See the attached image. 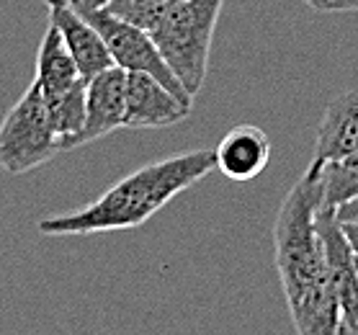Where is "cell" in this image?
<instances>
[{
	"mask_svg": "<svg viewBox=\"0 0 358 335\" xmlns=\"http://www.w3.org/2000/svg\"><path fill=\"white\" fill-rule=\"evenodd\" d=\"M358 152V90L335 96L327 104L317 124L315 157L317 163H330Z\"/></svg>",
	"mask_w": 358,
	"mask_h": 335,
	"instance_id": "8fae6325",
	"label": "cell"
},
{
	"mask_svg": "<svg viewBox=\"0 0 358 335\" xmlns=\"http://www.w3.org/2000/svg\"><path fill=\"white\" fill-rule=\"evenodd\" d=\"M222 6L224 0H183L150 31L188 99H196L209 73V55Z\"/></svg>",
	"mask_w": 358,
	"mask_h": 335,
	"instance_id": "3957f363",
	"label": "cell"
},
{
	"mask_svg": "<svg viewBox=\"0 0 358 335\" xmlns=\"http://www.w3.org/2000/svg\"><path fill=\"white\" fill-rule=\"evenodd\" d=\"M57 152L62 150L49 119L47 101L39 85L31 83L0 124V171L8 176H24L49 163Z\"/></svg>",
	"mask_w": 358,
	"mask_h": 335,
	"instance_id": "277c9868",
	"label": "cell"
},
{
	"mask_svg": "<svg viewBox=\"0 0 358 335\" xmlns=\"http://www.w3.org/2000/svg\"><path fill=\"white\" fill-rule=\"evenodd\" d=\"M85 90H88V80L78 83L75 88L65 90V93L44 99L47 101L52 127H55L59 137V150L62 152H67L70 142L78 137V131L85 124Z\"/></svg>",
	"mask_w": 358,
	"mask_h": 335,
	"instance_id": "4fadbf2b",
	"label": "cell"
},
{
	"mask_svg": "<svg viewBox=\"0 0 358 335\" xmlns=\"http://www.w3.org/2000/svg\"><path fill=\"white\" fill-rule=\"evenodd\" d=\"M183 0H108L103 8H108L114 16L129 21V24L152 31L173 6H178Z\"/></svg>",
	"mask_w": 358,
	"mask_h": 335,
	"instance_id": "9a60e30c",
	"label": "cell"
},
{
	"mask_svg": "<svg viewBox=\"0 0 358 335\" xmlns=\"http://www.w3.org/2000/svg\"><path fill=\"white\" fill-rule=\"evenodd\" d=\"M317 232L325 245L327 266L333 276L335 294H338V307H341V320L358 322V266L356 255L348 245V237L343 232L341 222L335 217V209L320 206L317 209Z\"/></svg>",
	"mask_w": 358,
	"mask_h": 335,
	"instance_id": "ba28073f",
	"label": "cell"
},
{
	"mask_svg": "<svg viewBox=\"0 0 358 335\" xmlns=\"http://www.w3.org/2000/svg\"><path fill=\"white\" fill-rule=\"evenodd\" d=\"M335 335H358V322L341 320V322H338V330H335Z\"/></svg>",
	"mask_w": 358,
	"mask_h": 335,
	"instance_id": "d6986e66",
	"label": "cell"
},
{
	"mask_svg": "<svg viewBox=\"0 0 358 335\" xmlns=\"http://www.w3.org/2000/svg\"><path fill=\"white\" fill-rule=\"evenodd\" d=\"M320 13H345V10H358V0H304Z\"/></svg>",
	"mask_w": 358,
	"mask_h": 335,
	"instance_id": "2e32d148",
	"label": "cell"
},
{
	"mask_svg": "<svg viewBox=\"0 0 358 335\" xmlns=\"http://www.w3.org/2000/svg\"><path fill=\"white\" fill-rule=\"evenodd\" d=\"M85 78L75 65L59 29L55 24H49L47 31H44V39L39 44V52H36V78H34L41 96L49 99V96L65 93V90L75 88Z\"/></svg>",
	"mask_w": 358,
	"mask_h": 335,
	"instance_id": "7c38bea8",
	"label": "cell"
},
{
	"mask_svg": "<svg viewBox=\"0 0 358 335\" xmlns=\"http://www.w3.org/2000/svg\"><path fill=\"white\" fill-rule=\"evenodd\" d=\"M49 24H55L59 29L67 50H70L75 65H78L85 80L96 78L98 73H103L108 67H114V57H111L103 36L73 3L52 6L49 8Z\"/></svg>",
	"mask_w": 358,
	"mask_h": 335,
	"instance_id": "9c48e42d",
	"label": "cell"
},
{
	"mask_svg": "<svg viewBox=\"0 0 358 335\" xmlns=\"http://www.w3.org/2000/svg\"><path fill=\"white\" fill-rule=\"evenodd\" d=\"M194 104L178 99L168 85L147 73H127L124 129H160L183 122Z\"/></svg>",
	"mask_w": 358,
	"mask_h": 335,
	"instance_id": "8992f818",
	"label": "cell"
},
{
	"mask_svg": "<svg viewBox=\"0 0 358 335\" xmlns=\"http://www.w3.org/2000/svg\"><path fill=\"white\" fill-rule=\"evenodd\" d=\"M124 111H127V70L114 65L88 80L85 124L67 150H78L111 131L124 129Z\"/></svg>",
	"mask_w": 358,
	"mask_h": 335,
	"instance_id": "52a82bcc",
	"label": "cell"
},
{
	"mask_svg": "<svg viewBox=\"0 0 358 335\" xmlns=\"http://www.w3.org/2000/svg\"><path fill=\"white\" fill-rule=\"evenodd\" d=\"M343 232H345V237H348V245L350 250H353V255L358 258V220L353 222H341Z\"/></svg>",
	"mask_w": 358,
	"mask_h": 335,
	"instance_id": "ac0fdd59",
	"label": "cell"
},
{
	"mask_svg": "<svg viewBox=\"0 0 358 335\" xmlns=\"http://www.w3.org/2000/svg\"><path fill=\"white\" fill-rule=\"evenodd\" d=\"M322 206V163L312 160L289 188L273 222V263L296 335H335L341 307L325 245L317 232Z\"/></svg>",
	"mask_w": 358,
	"mask_h": 335,
	"instance_id": "6da1fadb",
	"label": "cell"
},
{
	"mask_svg": "<svg viewBox=\"0 0 358 335\" xmlns=\"http://www.w3.org/2000/svg\"><path fill=\"white\" fill-rule=\"evenodd\" d=\"M80 13L88 18L90 24L98 29V34L103 36L116 67H122L127 73L152 75V78H157L163 85H168L178 99H183L186 104H194V99H188V93L183 90L178 78L173 75V70L163 59V55H160L157 44L152 41L150 31L129 24V21H124V18L114 16L108 8H85V10H80Z\"/></svg>",
	"mask_w": 358,
	"mask_h": 335,
	"instance_id": "5b68a950",
	"label": "cell"
},
{
	"mask_svg": "<svg viewBox=\"0 0 358 335\" xmlns=\"http://www.w3.org/2000/svg\"><path fill=\"white\" fill-rule=\"evenodd\" d=\"M108 0H73V6L75 8H80V10H85V8H103Z\"/></svg>",
	"mask_w": 358,
	"mask_h": 335,
	"instance_id": "ffe728a7",
	"label": "cell"
},
{
	"mask_svg": "<svg viewBox=\"0 0 358 335\" xmlns=\"http://www.w3.org/2000/svg\"><path fill=\"white\" fill-rule=\"evenodd\" d=\"M335 217H338V222L358 220V199H350V201H345V204L338 206V209H335Z\"/></svg>",
	"mask_w": 358,
	"mask_h": 335,
	"instance_id": "e0dca14e",
	"label": "cell"
},
{
	"mask_svg": "<svg viewBox=\"0 0 358 335\" xmlns=\"http://www.w3.org/2000/svg\"><path fill=\"white\" fill-rule=\"evenodd\" d=\"M350 199H358V152L322 163V206L338 209Z\"/></svg>",
	"mask_w": 358,
	"mask_h": 335,
	"instance_id": "5bb4252c",
	"label": "cell"
},
{
	"mask_svg": "<svg viewBox=\"0 0 358 335\" xmlns=\"http://www.w3.org/2000/svg\"><path fill=\"white\" fill-rule=\"evenodd\" d=\"M214 168H217L214 150H191L163 157L124 176L116 186H111L106 194H101L96 201L85 204L78 212L44 217L39 220L36 229L49 237L134 229L145 224L150 217H155L186 188L206 178Z\"/></svg>",
	"mask_w": 358,
	"mask_h": 335,
	"instance_id": "7a4b0ae2",
	"label": "cell"
},
{
	"mask_svg": "<svg viewBox=\"0 0 358 335\" xmlns=\"http://www.w3.org/2000/svg\"><path fill=\"white\" fill-rule=\"evenodd\" d=\"M67 3H73V0H44L47 8H52V6H67Z\"/></svg>",
	"mask_w": 358,
	"mask_h": 335,
	"instance_id": "44dd1931",
	"label": "cell"
},
{
	"mask_svg": "<svg viewBox=\"0 0 358 335\" xmlns=\"http://www.w3.org/2000/svg\"><path fill=\"white\" fill-rule=\"evenodd\" d=\"M271 152H273L271 137L261 127L240 124L222 137V142L214 150V163H217V171L222 176H227L229 180H237V183H245V180H252L266 171Z\"/></svg>",
	"mask_w": 358,
	"mask_h": 335,
	"instance_id": "30bf717a",
	"label": "cell"
},
{
	"mask_svg": "<svg viewBox=\"0 0 358 335\" xmlns=\"http://www.w3.org/2000/svg\"><path fill=\"white\" fill-rule=\"evenodd\" d=\"M356 266H358V258H356Z\"/></svg>",
	"mask_w": 358,
	"mask_h": 335,
	"instance_id": "7402d4cb",
	"label": "cell"
}]
</instances>
